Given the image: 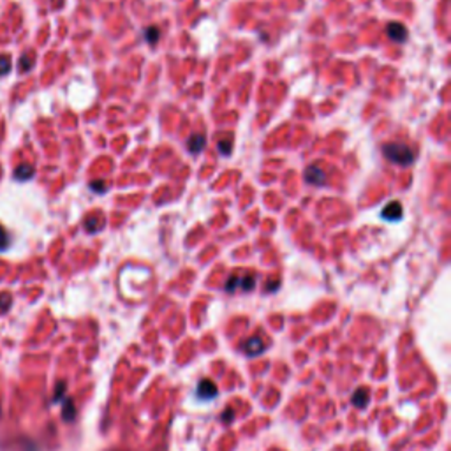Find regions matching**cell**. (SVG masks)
<instances>
[{
	"label": "cell",
	"mask_w": 451,
	"mask_h": 451,
	"mask_svg": "<svg viewBox=\"0 0 451 451\" xmlns=\"http://www.w3.org/2000/svg\"><path fill=\"white\" fill-rule=\"evenodd\" d=\"M383 153L388 161L400 166H409L414 161V152L409 145L404 143H388L383 146Z\"/></svg>",
	"instance_id": "6da1fadb"
},
{
	"label": "cell",
	"mask_w": 451,
	"mask_h": 451,
	"mask_svg": "<svg viewBox=\"0 0 451 451\" xmlns=\"http://www.w3.org/2000/svg\"><path fill=\"white\" fill-rule=\"evenodd\" d=\"M305 180L309 183H312V185H322L324 180H326V175L317 164H312L305 169Z\"/></svg>",
	"instance_id": "7a4b0ae2"
},
{
	"label": "cell",
	"mask_w": 451,
	"mask_h": 451,
	"mask_svg": "<svg viewBox=\"0 0 451 451\" xmlns=\"http://www.w3.org/2000/svg\"><path fill=\"white\" fill-rule=\"evenodd\" d=\"M402 206H400V203H397V201H391V203H388L386 205V208L383 210V219L384 221H390V222H393V221H399V219H402Z\"/></svg>",
	"instance_id": "3957f363"
},
{
	"label": "cell",
	"mask_w": 451,
	"mask_h": 451,
	"mask_svg": "<svg viewBox=\"0 0 451 451\" xmlns=\"http://www.w3.org/2000/svg\"><path fill=\"white\" fill-rule=\"evenodd\" d=\"M215 395H217V386H215L212 381H208V379H205V381H201L199 383V386H197V397L199 399H214Z\"/></svg>",
	"instance_id": "277c9868"
},
{
	"label": "cell",
	"mask_w": 451,
	"mask_h": 451,
	"mask_svg": "<svg viewBox=\"0 0 451 451\" xmlns=\"http://www.w3.org/2000/svg\"><path fill=\"white\" fill-rule=\"evenodd\" d=\"M388 36L390 39H393L395 43H404L407 36V30L402 23H390L388 25Z\"/></svg>",
	"instance_id": "5b68a950"
},
{
	"label": "cell",
	"mask_w": 451,
	"mask_h": 451,
	"mask_svg": "<svg viewBox=\"0 0 451 451\" xmlns=\"http://www.w3.org/2000/svg\"><path fill=\"white\" fill-rule=\"evenodd\" d=\"M205 145H206V137L203 134H194L187 141V148H189L190 153H199L205 148Z\"/></svg>",
	"instance_id": "8992f818"
},
{
	"label": "cell",
	"mask_w": 451,
	"mask_h": 451,
	"mask_svg": "<svg viewBox=\"0 0 451 451\" xmlns=\"http://www.w3.org/2000/svg\"><path fill=\"white\" fill-rule=\"evenodd\" d=\"M263 349H265V344H263V340L258 337L249 338V342L245 344V351L249 355H261Z\"/></svg>",
	"instance_id": "52a82bcc"
},
{
	"label": "cell",
	"mask_w": 451,
	"mask_h": 451,
	"mask_svg": "<svg viewBox=\"0 0 451 451\" xmlns=\"http://www.w3.org/2000/svg\"><path fill=\"white\" fill-rule=\"evenodd\" d=\"M34 177V166L30 164H21L14 171V178L16 180H30Z\"/></svg>",
	"instance_id": "ba28073f"
},
{
	"label": "cell",
	"mask_w": 451,
	"mask_h": 451,
	"mask_svg": "<svg viewBox=\"0 0 451 451\" xmlns=\"http://www.w3.org/2000/svg\"><path fill=\"white\" fill-rule=\"evenodd\" d=\"M366 402H368V391L365 390V388H360V390H356V393L353 395V404H355L356 407H365Z\"/></svg>",
	"instance_id": "9c48e42d"
},
{
	"label": "cell",
	"mask_w": 451,
	"mask_h": 451,
	"mask_svg": "<svg viewBox=\"0 0 451 451\" xmlns=\"http://www.w3.org/2000/svg\"><path fill=\"white\" fill-rule=\"evenodd\" d=\"M32 64H34V53L32 51H27L20 58V71L27 73V71H30V69H32Z\"/></svg>",
	"instance_id": "30bf717a"
},
{
	"label": "cell",
	"mask_w": 451,
	"mask_h": 451,
	"mask_svg": "<svg viewBox=\"0 0 451 451\" xmlns=\"http://www.w3.org/2000/svg\"><path fill=\"white\" fill-rule=\"evenodd\" d=\"M145 39L148 41L150 45H155V43L159 41V28H155V27L146 28V30H145Z\"/></svg>",
	"instance_id": "8fae6325"
},
{
	"label": "cell",
	"mask_w": 451,
	"mask_h": 451,
	"mask_svg": "<svg viewBox=\"0 0 451 451\" xmlns=\"http://www.w3.org/2000/svg\"><path fill=\"white\" fill-rule=\"evenodd\" d=\"M11 71V58L7 55H0V76H4Z\"/></svg>",
	"instance_id": "7c38bea8"
},
{
	"label": "cell",
	"mask_w": 451,
	"mask_h": 451,
	"mask_svg": "<svg viewBox=\"0 0 451 451\" xmlns=\"http://www.w3.org/2000/svg\"><path fill=\"white\" fill-rule=\"evenodd\" d=\"M231 145H233V139H231V136L227 137V139H221V141H219V152L224 153V155H229V153H231Z\"/></svg>",
	"instance_id": "4fadbf2b"
},
{
	"label": "cell",
	"mask_w": 451,
	"mask_h": 451,
	"mask_svg": "<svg viewBox=\"0 0 451 451\" xmlns=\"http://www.w3.org/2000/svg\"><path fill=\"white\" fill-rule=\"evenodd\" d=\"M238 286H242L245 291L252 289V286H254V277H250V275H247V277L240 278V280H238Z\"/></svg>",
	"instance_id": "5bb4252c"
},
{
	"label": "cell",
	"mask_w": 451,
	"mask_h": 451,
	"mask_svg": "<svg viewBox=\"0 0 451 451\" xmlns=\"http://www.w3.org/2000/svg\"><path fill=\"white\" fill-rule=\"evenodd\" d=\"M64 418L67 419V421H71V419L74 418V406H73V402H71V400H67V402H65Z\"/></svg>",
	"instance_id": "9a60e30c"
},
{
	"label": "cell",
	"mask_w": 451,
	"mask_h": 451,
	"mask_svg": "<svg viewBox=\"0 0 451 451\" xmlns=\"http://www.w3.org/2000/svg\"><path fill=\"white\" fill-rule=\"evenodd\" d=\"M9 245V236L7 233H5V229L0 226V250H5Z\"/></svg>",
	"instance_id": "2e32d148"
},
{
	"label": "cell",
	"mask_w": 451,
	"mask_h": 451,
	"mask_svg": "<svg viewBox=\"0 0 451 451\" xmlns=\"http://www.w3.org/2000/svg\"><path fill=\"white\" fill-rule=\"evenodd\" d=\"M104 181H95V183H92V189H97L95 192H104Z\"/></svg>",
	"instance_id": "e0dca14e"
},
{
	"label": "cell",
	"mask_w": 451,
	"mask_h": 451,
	"mask_svg": "<svg viewBox=\"0 0 451 451\" xmlns=\"http://www.w3.org/2000/svg\"><path fill=\"white\" fill-rule=\"evenodd\" d=\"M222 419H224V421H231V419H233V411H227V414L222 416Z\"/></svg>",
	"instance_id": "ac0fdd59"
}]
</instances>
